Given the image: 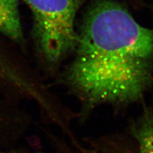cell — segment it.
<instances>
[{
  "label": "cell",
  "mask_w": 153,
  "mask_h": 153,
  "mask_svg": "<svg viewBox=\"0 0 153 153\" xmlns=\"http://www.w3.org/2000/svg\"><path fill=\"white\" fill-rule=\"evenodd\" d=\"M75 50L66 78L81 103V124L100 105L121 109L142 101L153 82V29L116 1L89 8Z\"/></svg>",
  "instance_id": "6da1fadb"
},
{
  "label": "cell",
  "mask_w": 153,
  "mask_h": 153,
  "mask_svg": "<svg viewBox=\"0 0 153 153\" xmlns=\"http://www.w3.org/2000/svg\"><path fill=\"white\" fill-rule=\"evenodd\" d=\"M33 15V36L46 63L56 65L75 50L79 0H23Z\"/></svg>",
  "instance_id": "7a4b0ae2"
},
{
  "label": "cell",
  "mask_w": 153,
  "mask_h": 153,
  "mask_svg": "<svg viewBox=\"0 0 153 153\" xmlns=\"http://www.w3.org/2000/svg\"><path fill=\"white\" fill-rule=\"evenodd\" d=\"M54 153H139L135 142L129 135L114 133L97 137L79 138L43 128Z\"/></svg>",
  "instance_id": "3957f363"
},
{
  "label": "cell",
  "mask_w": 153,
  "mask_h": 153,
  "mask_svg": "<svg viewBox=\"0 0 153 153\" xmlns=\"http://www.w3.org/2000/svg\"><path fill=\"white\" fill-rule=\"evenodd\" d=\"M33 126L29 115L10 102L0 100V150L16 149Z\"/></svg>",
  "instance_id": "277c9868"
},
{
  "label": "cell",
  "mask_w": 153,
  "mask_h": 153,
  "mask_svg": "<svg viewBox=\"0 0 153 153\" xmlns=\"http://www.w3.org/2000/svg\"><path fill=\"white\" fill-rule=\"evenodd\" d=\"M0 82L13 93L22 97L33 95L36 91V82L26 75L10 57L0 49Z\"/></svg>",
  "instance_id": "5b68a950"
},
{
  "label": "cell",
  "mask_w": 153,
  "mask_h": 153,
  "mask_svg": "<svg viewBox=\"0 0 153 153\" xmlns=\"http://www.w3.org/2000/svg\"><path fill=\"white\" fill-rule=\"evenodd\" d=\"M129 135L139 153H153V110L144 105L142 112L129 126Z\"/></svg>",
  "instance_id": "8992f818"
},
{
  "label": "cell",
  "mask_w": 153,
  "mask_h": 153,
  "mask_svg": "<svg viewBox=\"0 0 153 153\" xmlns=\"http://www.w3.org/2000/svg\"><path fill=\"white\" fill-rule=\"evenodd\" d=\"M0 33L14 42L24 41L18 0H0Z\"/></svg>",
  "instance_id": "52a82bcc"
},
{
  "label": "cell",
  "mask_w": 153,
  "mask_h": 153,
  "mask_svg": "<svg viewBox=\"0 0 153 153\" xmlns=\"http://www.w3.org/2000/svg\"><path fill=\"white\" fill-rule=\"evenodd\" d=\"M0 153H22L16 149H7V150H0Z\"/></svg>",
  "instance_id": "ba28073f"
}]
</instances>
